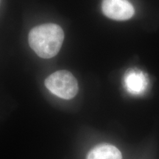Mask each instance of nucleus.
<instances>
[{
  "mask_svg": "<svg viewBox=\"0 0 159 159\" xmlns=\"http://www.w3.org/2000/svg\"><path fill=\"white\" fill-rule=\"evenodd\" d=\"M64 33L58 25L43 24L33 28L28 35V42L37 55L48 59L55 57L62 47Z\"/></svg>",
  "mask_w": 159,
  "mask_h": 159,
  "instance_id": "nucleus-1",
  "label": "nucleus"
},
{
  "mask_svg": "<svg viewBox=\"0 0 159 159\" xmlns=\"http://www.w3.org/2000/svg\"><path fill=\"white\" fill-rule=\"evenodd\" d=\"M46 88L64 99H71L76 96L78 92V83L70 71L59 70L51 74L44 81Z\"/></svg>",
  "mask_w": 159,
  "mask_h": 159,
  "instance_id": "nucleus-2",
  "label": "nucleus"
},
{
  "mask_svg": "<svg viewBox=\"0 0 159 159\" xmlns=\"http://www.w3.org/2000/svg\"><path fill=\"white\" fill-rule=\"evenodd\" d=\"M103 13L108 18L117 21L130 19L134 14V7L128 0H103Z\"/></svg>",
  "mask_w": 159,
  "mask_h": 159,
  "instance_id": "nucleus-3",
  "label": "nucleus"
},
{
  "mask_svg": "<svg viewBox=\"0 0 159 159\" xmlns=\"http://www.w3.org/2000/svg\"><path fill=\"white\" fill-rule=\"evenodd\" d=\"M124 83L129 93L138 95L146 91L148 80L147 75L143 71L139 69H130L125 73Z\"/></svg>",
  "mask_w": 159,
  "mask_h": 159,
  "instance_id": "nucleus-4",
  "label": "nucleus"
},
{
  "mask_svg": "<svg viewBox=\"0 0 159 159\" xmlns=\"http://www.w3.org/2000/svg\"><path fill=\"white\" fill-rule=\"evenodd\" d=\"M86 159H122L119 150L110 144H100L89 151Z\"/></svg>",
  "mask_w": 159,
  "mask_h": 159,
  "instance_id": "nucleus-5",
  "label": "nucleus"
}]
</instances>
